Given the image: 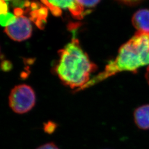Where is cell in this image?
<instances>
[{
    "mask_svg": "<svg viewBox=\"0 0 149 149\" xmlns=\"http://www.w3.org/2000/svg\"><path fill=\"white\" fill-rule=\"evenodd\" d=\"M36 149H60L59 147L53 142H50L43 144Z\"/></svg>",
    "mask_w": 149,
    "mask_h": 149,
    "instance_id": "cell-12",
    "label": "cell"
},
{
    "mask_svg": "<svg viewBox=\"0 0 149 149\" xmlns=\"http://www.w3.org/2000/svg\"><path fill=\"white\" fill-rule=\"evenodd\" d=\"M132 22L137 31L149 33V10L140 9L136 11L132 17Z\"/></svg>",
    "mask_w": 149,
    "mask_h": 149,
    "instance_id": "cell-6",
    "label": "cell"
},
{
    "mask_svg": "<svg viewBox=\"0 0 149 149\" xmlns=\"http://www.w3.org/2000/svg\"><path fill=\"white\" fill-rule=\"evenodd\" d=\"M56 128V125L53 122H49L44 125V130L48 134L53 133Z\"/></svg>",
    "mask_w": 149,
    "mask_h": 149,
    "instance_id": "cell-11",
    "label": "cell"
},
{
    "mask_svg": "<svg viewBox=\"0 0 149 149\" xmlns=\"http://www.w3.org/2000/svg\"><path fill=\"white\" fill-rule=\"evenodd\" d=\"M5 32L13 40L16 42L26 40L32 36L31 19L23 15L16 16V20L5 27Z\"/></svg>",
    "mask_w": 149,
    "mask_h": 149,
    "instance_id": "cell-5",
    "label": "cell"
},
{
    "mask_svg": "<svg viewBox=\"0 0 149 149\" xmlns=\"http://www.w3.org/2000/svg\"><path fill=\"white\" fill-rule=\"evenodd\" d=\"M33 11L31 12L30 19L34 22L39 29H44V25L47 21V17L48 16V10L46 6H42L39 7V6L36 3H33L31 5Z\"/></svg>",
    "mask_w": 149,
    "mask_h": 149,
    "instance_id": "cell-8",
    "label": "cell"
},
{
    "mask_svg": "<svg viewBox=\"0 0 149 149\" xmlns=\"http://www.w3.org/2000/svg\"><path fill=\"white\" fill-rule=\"evenodd\" d=\"M36 96L31 86L22 84L15 86L9 96V105L14 112L24 114L30 111L35 106Z\"/></svg>",
    "mask_w": 149,
    "mask_h": 149,
    "instance_id": "cell-3",
    "label": "cell"
},
{
    "mask_svg": "<svg viewBox=\"0 0 149 149\" xmlns=\"http://www.w3.org/2000/svg\"><path fill=\"white\" fill-rule=\"evenodd\" d=\"M40 1L54 16H60L62 14V10H68L72 16L76 19H81L84 16L85 8L80 6L76 0Z\"/></svg>",
    "mask_w": 149,
    "mask_h": 149,
    "instance_id": "cell-4",
    "label": "cell"
},
{
    "mask_svg": "<svg viewBox=\"0 0 149 149\" xmlns=\"http://www.w3.org/2000/svg\"><path fill=\"white\" fill-rule=\"evenodd\" d=\"M120 1L124 3H126V4H134V3H136L138 2L141 1V0H119Z\"/></svg>",
    "mask_w": 149,
    "mask_h": 149,
    "instance_id": "cell-14",
    "label": "cell"
},
{
    "mask_svg": "<svg viewBox=\"0 0 149 149\" xmlns=\"http://www.w3.org/2000/svg\"><path fill=\"white\" fill-rule=\"evenodd\" d=\"M8 5L5 0H1V15L8 13Z\"/></svg>",
    "mask_w": 149,
    "mask_h": 149,
    "instance_id": "cell-13",
    "label": "cell"
},
{
    "mask_svg": "<svg viewBox=\"0 0 149 149\" xmlns=\"http://www.w3.org/2000/svg\"><path fill=\"white\" fill-rule=\"evenodd\" d=\"M76 1L85 8V7L90 8L95 7L100 2V0H76Z\"/></svg>",
    "mask_w": 149,
    "mask_h": 149,
    "instance_id": "cell-10",
    "label": "cell"
},
{
    "mask_svg": "<svg viewBox=\"0 0 149 149\" xmlns=\"http://www.w3.org/2000/svg\"><path fill=\"white\" fill-rule=\"evenodd\" d=\"M16 16L10 13L1 15V24L2 26L7 27L16 20Z\"/></svg>",
    "mask_w": 149,
    "mask_h": 149,
    "instance_id": "cell-9",
    "label": "cell"
},
{
    "mask_svg": "<svg viewBox=\"0 0 149 149\" xmlns=\"http://www.w3.org/2000/svg\"><path fill=\"white\" fill-rule=\"evenodd\" d=\"M134 120L136 127L143 130L149 129V104L139 107L134 112Z\"/></svg>",
    "mask_w": 149,
    "mask_h": 149,
    "instance_id": "cell-7",
    "label": "cell"
},
{
    "mask_svg": "<svg viewBox=\"0 0 149 149\" xmlns=\"http://www.w3.org/2000/svg\"><path fill=\"white\" fill-rule=\"evenodd\" d=\"M149 65V33L137 31L120 47L116 58L111 60L99 74L91 79L81 91L122 72L136 73Z\"/></svg>",
    "mask_w": 149,
    "mask_h": 149,
    "instance_id": "cell-1",
    "label": "cell"
},
{
    "mask_svg": "<svg viewBox=\"0 0 149 149\" xmlns=\"http://www.w3.org/2000/svg\"><path fill=\"white\" fill-rule=\"evenodd\" d=\"M55 71L65 85L76 91L81 90L91 80L97 66L82 49L79 40L74 38L59 50Z\"/></svg>",
    "mask_w": 149,
    "mask_h": 149,
    "instance_id": "cell-2",
    "label": "cell"
},
{
    "mask_svg": "<svg viewBox=\"0 0 149 149\" xmlns=\"http://www.w3.org/2000/svg\"><path fill=\"white\" fill-rule=\"evenodd\" d=\"M5 1H11V0H5Z\"/></svg>",
    "mask_w": 149,
    "mask_h": 149,
    "instance_id": "cell-15",
    "label": "cell"
}]
</instances>
